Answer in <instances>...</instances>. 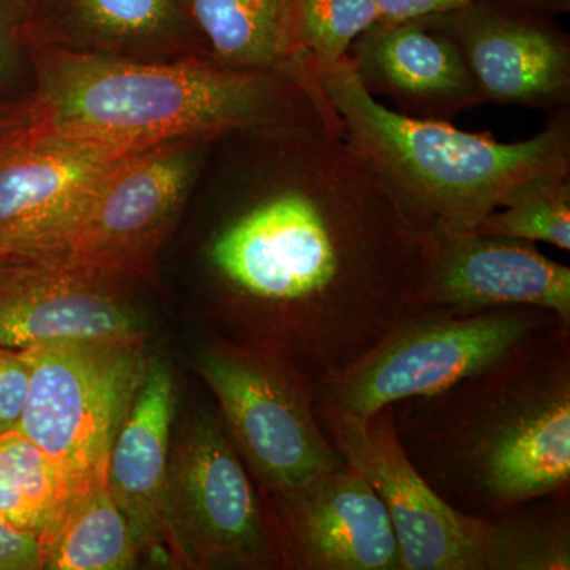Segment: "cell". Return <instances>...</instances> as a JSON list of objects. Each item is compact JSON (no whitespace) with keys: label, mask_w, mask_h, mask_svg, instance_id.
I'll return each mask as SVG.
<instances>
[{"label":"cell","mask_w":570,"mask_h":570,"mask_svg":"<svg viewBox=\"0 0 570 570\" xmlns=\"http://www.w3.org/2000/svg\"><path fill=\"white\" fill-rule=\"evenodd\" d=\"M122 287L52 258L20 262L0 277V347L145 336Z\"/></svg>","instance_id":"cell-15"},{"label":"cell","mask_w":570,"mask_h":570,"mask_svg":"<svg viewBox=\"0 0 570 570\" xmlns=\"http://www.w3.org/2000/svg\"><path fill=\"white\" fill-rule=\"evenodd\" d=\"M40 569L122 570L141 553L107 485L71 498L39 538Z\"/></svg>","instance_id":"cell-20"},{"label":"cell","mask_w":570,"mask_h":570,"mask_svg":"<svg viewBox=\"0 0 570 570\" xmlns=\"http://www.w3.org/2000/svg\"><path fill=\"white\" fill-rule=\"evenodd\" d=\"M426 18L459 45L483 104L570 110V37L560 26L491 0Z\"/></svg>","instance_id":"cell-13"},{"label":"cell","mask_w":570,"mask_h":570,"mask_svg":"<svg viewBox=\"0 0 570 570\" xmlns=\"http://www.w3.org/2000/svg\"><path fill=\"white\" fill-rule=\"evenodd\" d=\"M208 145L168 141L124 157L86 195L43 257L121 284L142 276L181 212Z\"/></svg>","instance_id":"cell-9"},{"label":"cell","mask_w":570,"mask_h":570,"mask_svg":"<svg viewBox=\"0 0 570 570\" xmlns=\"http://www.w3.org/2000/svg\"><path fill=\"white\" fill-rule=\"evenodd\" d=\"M195 366L261 490L295 489L347 463L318 423L313 382L294 367L225 340L205 344Z\"/></svg>","instance_id":"cell-8"},{"label":"cell","mask_w":570,"mask_h":570,"mask_svg":"<svg viewBox=\"0 0 570 570\" xmlns=\"http://www.w3.org/2000/svg\"><path fill=\"white\" fill-rule=\"evenodd\" d=\"M40 569L39 540L0 523V570Z\"/></svg>","instance_id":"cell-27"},{"label":"cell","mask_w":570,"mask_h":570,"mask_svg":"<svg viewBox=\"0 0 570 570\" xmlns=\"http://www.w3.org/2000/svg\"><path fill=\"white\" fill-rule=\"evenodd\" d=\"M478 232L569 250L570 175L540 176L523 184L508 204L482 220Z\"/></svg>","instance_id":"cell-23"},{"label":"cell","mask_w":570,"mask_h":570,"mask_svg":"<svg viewBox=\"0 0 570 570\" xmlns=\"http://www.w3.org/2000/svg\"><path fill=\"white\" fill-rule=\"evenodd\" d=\"M305 47L316 71L346 58L360 33L381 20L377 0H299Z\"/></svg>","instance_id":"cell-24"},{"label":"cell","mask_w":570,"mask_h":570,"mask_svg":"<svg viewBox=\"0 0 570 570\" xmlns=\"http://www.w3.org/2000/svg\"><path fill=\"white\" fill-rule=\"evenodd\" d=\"M148 148L58 132L31 104L28 118L0 137V246L43 257L112 165Z\"/></svg>","instance_id":"cell-11"},{"label":"cell","mask_w":570,"mask_h":570,"mask_svg":"<svg viewBox=\"0 0 570 570\" xmlns=\"http://www.w3.org/2000/svg\"><path fill=\"white\" fill-rule=\"evenodd\" d=\"M317 75L347 140L426 236L474 234L523 184L570 175V110L551 115L530 140L502 142L385 107L363 88L347 56Z\"/></svg>","instance_id":"cell-4"},{"label":"cell","mask_w":570,"mask_h":570,"mask_svg":"<svg viewBox=\"0 0 570 570\" xmlns=\"http://www.w3.org/2000/svg\"><path fill=\"white\" fill-rule=\"evenodd\" d=\"M29 258L36 257H29V255L18 253V250L10 249V247L0 246V277L6 275L14 265L29 261Z\"/></svg>","instance_id":"cell-31"},{"label":"cell","mask_w":570,"mask_h":570,"mask_svg":"<svg viewBox=\"0 0 570 570\" xmlns=\"http://www.w3.org/2000/svg\"><path fill=\"white\" fill-rule=\"evenodd\" d=\"M175 414L174 374L149 356L107 468V490L126 517L140 551L165 540L164 499Z\"/></svg>","instance_id":"cell-17"},{"label":"cell","mask_w":570,"mask_h":570,"mask_svg":"<svg viewBox=\"0 0 570 570\" xmlns=\"http://www.w3.org/2000/svg\"><path fill=\"white\" fill-rule=\"evenodd\" d=\"M31 389V370L20 351L0 347V434L20 430Z\"/></svg>","instance_id":"cell-26"},{"label":"cell","mask_w":570,"mask_h":570,"mask_svg":"<svg viewBox=\"0 0 570 570\" xmlns=\"http://www.w3.org/2000/svg\"><path fill=\"white\" fill-rule=\"evenodd\" d=\"M474 0H377L381 20L403 21L459 9Z\"/></svg>","instance_id":"cell-28"},{"label":"cell","mask_w":570,"mask_h":570,"mask_svg":"<svg viewBox=\"0 0 570 570\" xmlns=\"http://www.w3.org/2000/svg\"><path fill=\"white\" fill-rule=\"evenodd\" d=\"M569 491L531 499L489 520V570H569Z\"/></svg>","instance_id":"cell-21"},{"label":"cell","mask_w":570,"mask_h":570,"mask_svg":"<svg viewBox=\"0 0 570 570\" xmlns=\"http://www.w3.org/2000/svg\"><path fill=\"white\" fill-rule=\"evenodd\" d=\"M491 2L505 3L517 9L534 11V13H568L570 0H491Z\"/></svg>","instance_id":"cell-30"},{"label":"cell","mask_w":570,"mask_h":570,"mask_svg":"<svg viewBox=\"0 0 570 570\" xmlns=\"http://www.w3.org/2000/svg\"><path fill=\"white\" fill-rule=\"evenodd\" d=\"M28 39L86 51L205 48L190 0H37Z\"/></svg>","instance_id":"cell-18"},{"label":"cell","mask_w":570,"mask_h":570,"mask_svg":"<svg viewBox=\"0 0 570 570\" xmlns=\"http://www.w3.org/2000/svg\"><path fill=\"white\" fill-rule=\"evenodd\" d=\"M31 17L28 0H0V89L14 88L20 81Z\"/></svg>","instance_id":"cell-25"},{"label":"cell","mask_w":570,"mask_h":570,"mask_svg":"<svg viewBox=\"0 0 570 570\" xmlns=\"http://www.w3.org/2000/svg\"><path fill=\"white\" fill-rule=\"evenodd\" d=\"M164 534L187 568H285L264 498L212 409H195L170 450Z\"/></svg>","instance_id":"cell-7"},{"label":"cell","mask_w":570,"mask_h":570,"mask_svg":"<svg viewBox=\"0 0 570 570\" xmlns=\"http://www.w3.org/2000/svg\"><path fill=\"white\" fill-rule=\"evenodd\" d=\"M428 238L430 255L407 309L475 314L535 306L570 325V268L540 253L535 243L479 232Z\"/></svg>","instance_id":"cell-14"},{"label":"cell","mask_w":570,"mask_h":570,"mask_svg":"<svg viewBox=\"0 0 570 570\" xmlns=\"http://www.w3.org/2000/svg\"><path fill=\"white\" fill-rule=\"evenodd\" d=\"M264 183L206 249L242 333L230 343L340 376L407 309L430 239L346 135L265 127Z\"/></svg>","instance_id":"cell-1"},{"label":"cell","mask_w":570,"mask_h":570,"mask_svg":"<svg viewBox=\"0 0 570 570\" xmlns=\"http://www.w3.org/2000/svg\"><path fill=\"white\" fill-rule=\"evenodd\" d=\"M31 111V99H0V137L24 121Z\"/></svg>","instance_id":"cell-29"},{"label":"cell","mask_w":570,"mask_h":570,"mask_svg":"<svg viewBox=\"0 0 570 570\" xmlns=\"http://www.w3.org/2000/svg\"><path fill=\"white\" fill-rule=\"evenodd\" d=\"M560 325L570 326L553 311L535 306L475 314L406 309L355 365L316 385L314 396L317 404L365 420L404 397L449 387Z\"/></svg>","instance_id":"cell-6"},{"label":"cell","mask_w":570,"mask_h":570,"mask_svg":"<svg viewBox=\"0 0 570 570\" xmlns=\"http://www.w3.org/2000/svg\"><path fill=\"white\" fill-rule=\"evenodd\" d=\"M190 9L214 61L283 75L328 97L303 40L299 0H190Z\"/></svg>","instance_id":"cell-19"},{"label":"cell","mask_w":570,"mask_h":570,"mask_svg":"<svg viewBox=\"0 0 570 570\" xmlns=\"http://www.w3.org/2000/svg\"><path fill=\"white\" fill-rule=\"evenodd\" d=\"M20 352L31 389L18 431L52 461L70 499L107 485L116 434L148 366L145 336L56 341Z\"/></svg>","instance_id":"cell-5"},{"label":"cell","mask_w":570,"mask_h":570,"mask_svg":"<svg viewBox=\"0 0 570 570\" xmlns=\"http://www.w3.org/2000/svg\"><path fill=\"white\" fill-rule=\"evenodd\" d=\"M261 493L285 568L404 570L387 508L351 464L295 489Z\"/></svg>","instance_id":"cell-12"},{"label":"cell","mask_w":570,"mask_h":570,"mask_svg":"<svg viewBox=\"0 0 570 570\" xmlns=\"http://www.w3.org/2000/svg\"><path fill=\"white\" fill-rule=\"evenodd\" d=\"M325 436L384 502L404 570H489V520L449 505L397 442L392 409L365 420L316 403Z\"/></svg>","instance_id":"cell-10"},{"label":"cell","mask_w":570,"mask_h":570,"mask_svg":"<svg viewBox=\"0 0 570 570\" xmlns=\"http://www.w3.org/2000/svg\"><path fill=\"white\" fill-rule=\"evenodd\" d=\"M404 455L439 497L490 520L570 487V326L478 373L390 404Z\"/></svg>","instance_id":"cell-2"},{"label":"cell","mask_w":570,"mask_h":570,"mask_svg":"<svg viewBox=\"0 0 570 570\" xmlns=\"http://www.w3.org/2000/svg\"><path fill=\"white\" fill-rule=\"evenodd\" d=\"M69 499L61 474L36 442L21 431L0 434V523L39 540Z\"/></svg>","instance_id":"cell-22"},{"label":"cell","mask_w":570,"mask_h":570,"mask_svg":"<svg viewBox=\"0 0 570 570\" xmlns=\"http://www.w3.org/2000/svg\"><path fill=\"white\" fill-rule=\"evenodd\" d=\"M347 58L371 96L385 97L409 118L452 122L483 104L459 45L426 17L374 22Z\"/></svg>","instance_id":"cell-16"},{"label":"cell","mask_w":570,"mask_h":570,"mask_svg":"<svg viewBox=\"0 0 570 570\" xmlns=\"http://www.w3.org/2000/svg\"><path fill=\"white\" fill-rule=\"evenodd\" d=\"M29 3H36L37 0H28Z\"/></svg>","instance_id":"cell-32"},{"label":"cell","mask_w":570,"mask_h":570,"mask_svg":"<svg viewBox=\"0 0 570 570\" xmlns=\"http://www.w3.org/2000/svg\"><path fill=\"white\" fill-rule=\"evenodd\" d=\"M36 89L32 110L58 132L119 145L214 142L257 127L344 134L330 102L268 71L242 70L189 56L156 62L28 39Z\"/></svg>","instance_id":"cell-3"}]
</instances>
